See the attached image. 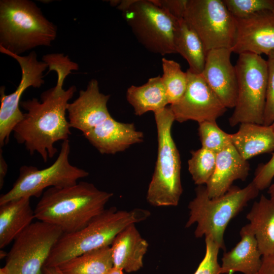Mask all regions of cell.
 I'll return each instance as SVG.
<instances>
[{
  "instance_id": "cell-42",
  "label": "cell",
  "mask_w": 274,
  "mask_h": 274,
  "mask_svg": "<svg viewBox=\"0 0 274 274\" xmlns=\"http://www.w3.org/2000/svg\"><path fill=\"white\" fill-rule=\"evenodd\" d=\"M270 126L271 127L273 132H274V120L272 122V123H271V124L270 125Z\"/></svg>"
},
{
  "instance_id": "cell-19",
  "label": "cell",
  "mask_w": 274,
  "mask_h": 274,
  "mask_svg": "<svg viewBox=\"0 0 274 274\" xmlns=\"http://www.w3.org/2000/svg\"><path fill=\"white\" fill-rule=\"evenodd\" d=\"M240 241L221 259L220 274H256L262 263V255L249 224L240 230Z\"/></svg>"
},
{
  "instance_id": "cell-27",
  "label": "cell",
  "mask_w": 274,
  "mask_h": 274,
  "mask_svg": "<svg viewBox=\"0 0 274 274\" xmlns=\"http://www.w3.org/2000/svg\"><path fill=\"white\" fill-rule=\"evenodd\" d=\"M163 75L161 77L168 103L173 104L182 97L188 82L187 72H183L179 63L165 58L162 59Z\"/></svg>"
},
{
  "instance_id": "cell-41",
  "label": "cell",
  "mask_w": 274,
  "mask_h": 274,
  "mask_svg": "<svg viewBox=\"0 0 274 274\" xmlns=\"http://www.w3.org/2000/svg\"><path fill=\"white\" fill-rule=\"evenodd\" d=\"M0 274H9L7 269L4 266L0 268Z\"/></svg>"
},
{
  "instance_id": "cell-30",
  "label": "cell",
  "mask_w": 274,
  "mask_h": 274,
  "mask_svg": "<svg viewBox=\"0 0 274 274\" xmlns=\"http://www.w3.org/2000/svg\"><path fill=\"white\" fill-rule=\"evenodd\" d=\"M235 18H244L264 11L274 12V0H223Z\"/></svg>"
},
{
  "instance_id": "cell-21",
  "label": "cell",
  "mask_w": 274,
  "mask_h": 274,
  "mask_svg": "<svg viewBox=\"0 0 274 274\" xmlns=\"http://www.w3.org/2000/svg\"><path fill=\"white\" fill-rule=\"evenodd\" d=\"M232 145L244 159L274 152V132L270 126L253 123L240 124L231 134Z\"/></svg>"
},
{
  "instance_id": "cell-14",
  "label": "cell",
  "mask_w": 274,
  "mask_h": 274,
  "mask_svg": "<svg viewBox=\"0 0 274 274\" xmlns=\"http://www.w3.org/2000/svg\"><path fill=\"white\" fill-rule=\"evenodd\" d=\"M236 35L232 52L267 56L274 50V12L264 11L236 18Z\"/></svg>"
},
{
  "instance_id": "cell-2",
  "label": "cell",
  "mask_w": 274,
  "mask_h": 274,
  "mask_svg": "<svg viewBox=\"0 0 274 274\" xmlns=\"http://www.w3.org/2000/svg\"><path fill=\"white\" fill-rule=\"evenodd\" d=\"M113 194L80 182L45 191L34 210L35 218L60 228L63 233L81 230L105 210Z\"/></svg>"
},
{
  "instance_id": "cell-23",
  "label": "cell",
  "mask_w": 274,
  "mask_h": 274,
  "mask_svg": "<svg viewBox=\"0 0 274 274\" xmlns=\"http://www.w3.org/2000/svg\"><path fill=\"white\" fill-rule=\"evenodd\" d=\"M246 218L262 256L274 253V204L262 195L253 203Z\"/></svg>"
},
{
  "instance_id": "cell-9",
  "label": "cell",
  "mask_w": 274,
  "mask_h": 274,
  "mask_svg": "<svg viewBox=\"0 0 274 274\" xmlns=\"http://www.w3.org/2000/svg\"><path fill=\"white\" fill-rule=\"evenodd\" d=\"M122 13L138 42L149 51L161 55L176 53L174 39L177 19L152 0H133Z\"/></svg>"
},
{
  "instance_id": "cell-13",
  "label": "cell",
  "mask_w": 274,
  "mask_h": 274,
  "mask_svg": "<svg viewBox=\"0 0 274 274\" xmlns=\"http://www.w3.org/2000/svg\"><path fill=\"white\" fill-rule=\"evenodd\" d=\"M188 82L182 97L170 105L175 120L198 123L213 121L222 116L227 108L206 83L201 74L186 71Z\"/></svg>"
},
{
  "instance_id": "cell-25",
  "label": "cell",
  "mask_w": 274,
  "mask_h": 274,
  "mask_svg": "<svg viewBox=\"0 0 274 274\" xmlns=\"http://www.w3.org/2000/svg\"><path fill=\"white\" fill-rule=\"evenodd\" d=\"M174 42L176 53L187 61L189 66L188 70L201 74L207 52L198 36L183 18L177 19Z\"/></svg>"
},
{
  "instance_id": "cell-6",
  "label": "cell",
  "mask_w": 274,
  "mask_h": 274,
  "mask_svg": "<svg viewBox=\"0 0 274 274\" xmlns=\"http://www.w3.org/2000/svg\"><path fill=\"white\" fill-rule=\"evenodd\" d=\"M154 116L158 138L157 158L146 198L154 207H175L179 204L183 188L180 154L171 133L175 118L169 107L155 112Z\"/></svg>"
},
{
  "instance_id": "cell-35",
  "label": "cell",
  "mask_w": 274,
  "mask_h": 274,
  "mask_svg": "<svg viewBox=\"0 0 274 274\" xmlns=\"http://www.w3.org/2000/svg\"><path fill=\"white\" fill-rule=\"evenodd\" d=\"M256 274H274V253L262 257V263Z\"/></svg>"
},
{
  "instance_id": "cell-26",
  "label": "cell",
  "mask_w": 274,
  "mask_h": 274,
  "mask_svg": "<svg viewBox=\"0 0 274 274\" xmlns=\"http://www.w3.org/2000/svg\"><path fill=\"white\" fill-rule=\"evenodd\" d=\"M113 267L109 246L74 257L57 267L62 274H107Z\"/></svg>"
},
{
  "instance_id": "cell-10",
  "label": "cell",
  "mask_w": 274,
  "mask_h": 274,
  "mask_svg": "<svg viewBox=\"0 0 274 274\" xmlns=\"http://www.w3.org/2000/svg\"><path fill=\"white\" fill-rule=\"evenodd\" d=\"M61 229L38 221L32 222L14 241L5 259L9 274H44L43 268Z\"/></svg>"
},
{
  "instance_id": "cell-1",
  "label": "cell",
  "mask_w": 274,
  "mask_h": 274,
  "mask_svg": "<svg viewBox=\"0 0 274 274\" xmlns=\"http://www.w3.org/2000/svg\"><path fill=\"white\" fill-rule=\"evenodd\" d=\"M42 60L47 64L49 72L56 73V84L41 93L40 101L32 98L21 101L20 106L26 113L13 131L18 143L24 144L30 155L35 152L40 154L46 162L57 153L54 144L68 140L71 134L66 112L77 88L72 85L65 90L63 85L66 77L78 70L79 65L62 53L46 54Z\"/></svg>"
},
{
  "instance_id": "cell-17",
  "label": "cell",
  "mask_w": 274,
  "mask_h": 274,
  "mask_svg": "<svg viewBox=\"0 0 274 274\" xmlns=\"http://www.w3.org/2000/svg\"><path fill=\"white\" fill-rule=\"evenodd\" d=\"M83 135L102 154H114L143 141L144 134L134 124L118 122L112 117Z\"/></svg>"
},
{
  "instance_id": "cell-38",
  "label": "cell",
  "mask_w": 274,
  "mask_h": 274,
  "mask_svg": "<svg viewBox=\"0 0 274 274\" xmlns=\"http://www.w3.org/2000/svg\"><path fill=\"white\" fill-rule=\"evenodd\" d=\"M268 188L269 198L274 204V182L270 185Z\"/></svg>"
},
{
  "instance_id": "cell-11",
  "label": "cell",
  "mask_w": 274,
  "mask_h": 274,
  "mask_svg": "<svg viewBox=\"0 0 274 274\" xmlns=\"http://www.w3.org/2000/svg\"><path fill=\"white\" fill-rule=\"evenodd\" d=\"M183 19L198 36L207 52L233 47L236 20L223 1L187 0Z\"/></svg>"
},
{
  "instance_id": "cell-15",
  "label": "cell",
  "mask_w": 274,
  "mask_h": 274,
  "mask_svg": "<svg viewBox=\"0 0 274 274\" xmlns=\"http://www.w3.org/2000/svg\"><path fill=\"white\" fill-rule=\"evenodd\" d=\"M230 49L218 48L207 52L201 75L221 102L234 108L237 94V79L235 66L231 62Z\"/></svg>"
},
{
  "instance_id": "cell-12",
  "label": "cell",
  "mask_w": 274,
  "mask_h": 274,
  "mask_svg": "<svg viewBox=\"0 0 274 274\" xmlns=\"http://www.w3.org/2000/svg\"><path fill=\"white\" fill-rule=\"evenodd\" d=\"M0 52L15 59L21 70V79L16 90L10 94L5 93V87H1L0 146L7 145L11 133L23 119L24 113L20 109L21 97L29 87L40 88L45 83L43 73L48 65L39 61L35 51L26 56L13 54L0 47Z\"/></svg>"
},
{
  "instance_id": "cell-31",
  "label": "cell",
  "mask_w": 274,
  "mask_h": 274,
  "mask_svg": "<svg viewBox=\"0 0 274 274\" xmlns=\"http://www.w3.org/2000/svg\"><path fill=\"white\" fill-rule=\"evenodd\" d=\"M204 256L194 274H220L221 265L218 261L220 247L209 237H205Z\"/></svg>"
},
{
  "instance_id": "cell-37",
  "label": "cell",
  "mask_w": 274,
  "mask_h": 274,
  "mask_svg": "<svg viewBox=\"0 0 274 274\" xmlns=\"http://www.w3.org/2000/svg\"><path fill=\"white\" fill-rule=\"evenodd\" d=\"M44 274H62L59 269L57 267H44Z\"/></svg>"
},
{
  "instance_id": "cell-24",
  "label": "cell",
  "mask_w": 274,
  "mask_h": 274,
  "mask_svg": "<svg viewBox=\"0 0 274 274\" xmlns=\"http://www.w3.org/2000/svg\"><path fill=\"white\" fill-rule=\"evenodd\" d=\"M126 98L137 116H141L149 111L155 113L169 104L160 76L149 79L142 86H130L127 90Z\"/></svg>"
},
{
  "instance_id": "cell-8",
  "label": "cell",
  "mask_w": 274,
  "mask_h": 274,
  "mask_svg": "<svg viewBox=\"0 0 274 274\" xmlns=\"http://www.w3.org/2000/svg\"><path fill=\"white\" fill-rule=\"evenodd\" d=\"M70 145L63 141L59 155L50 166L39 169L31 165H22L12 188L0 197V205L22 197H39L49 187H66L74 185L89 173L72 165L69 162Z\"/></svg>"
},
{
  "instance_id": "cell-32",
  "label": "cell",
  "mask_w": 274,
  "mask_h": 274,
  "mask_svg": "<svg viewBox=\"0 0 274 274\" xmlns=\"http://www.w3.org/2000/svg\"><path fill=\"white\" fill-rule=\"evenodd\" d=\"M267 82L263 124L269 126L274 120V50L267 55Z\"/></svg>"
},
{
  "instance_id": "cell-18",
  "label": "cell",
  "mask_w": 274,
  "mask_h": 274,
  "mask_svg": "<svg viewBox=\"0 0 274 274\" xmlns=\"http://www.w3.org/2000/svg\"><path fill=\"white\" fill-rule=\"evenodd\" d=\"M250 164L243 158L232 144L216 154L214 172L206 184L209 197L216 198L225 194L234 181H245L248 176Z\"/></svg>"
},
{
  "instance_id": "cell-28",
  "label": "cell",
  "mask_w": 274,
  "mask_h": 274,
  "mask_svg": "<svg viewBox=\"0 0 274 274\" xmlns=\"http://www.w3.org/2000/svg\"><path fill=\"white\" fill-rule=\"evenodd\" d=\"M191 154L188 166L192 180L197 186L206 185L214 172L217 153L201 147Z\"/></svg>"
},
{
  "instance_id": "cell-7",
  "label": "cell",
  "mask_w": 274,
  "mask_h": 274,
  "mask_svg": "<svg viewBox=\"0 0 274 274\" xmlns=\"http://www.w3.org/2000/svg\"><path fill=\"white\" fill-rule=\"evenodd\" d=\"M238 55L235 65L237 94L233 112L229 118V125H263L267 82L266 60L251 53Z\"/></svg>"
},
{
  "instance_id": "cell-29",
  "label": "cell",
  "mask_w": 274,
  "mask_h": 274,
  "mask_svg": "<svg viewBox=\"0 0 274 274\" xmlns=\"http://www.w3.org/2000/svg\"><path fill=\"white\" fill-rule=\"evenodd\" d=\"M198 132L201 147L217 153L231 144V134L222 130L216 121L198 123Z\"/></svg>"
},
{
  "instance_id": "cell-3",
  "label": "cell",
  "mask_w": 274,
  "mask_h": 274,
  "mask_svg": "<svg viewBox=\"0 0 274 274\" xmlns=\"http://www.w3.org/2000/svg\"><path fill=\"white\" fill-rule=\"evenodd\" d=\"M150 212L140 208L118 210L105 209L87 225L77 231L63 233L47 260L44 267H56L86 252L111 246L115 237L131 224L146 220Z\"/></svg>"
},
{
  "instance_id": "cell-33",
  "label": "cell",
  "mask_w": 274,
  "mask_h": 274,
  "mask_svg": "<svg viewBox=\"0 0 274 274\" xmlns=\"http://www.w3.org/2000/svg\"><path fill=\"white\" fill-rule=\"evenodd\" d=\"M274 178V152L270 159L265 163L260 164L256 168L253 183L259 191L269 187Z\"/></svg>"
},
{
  "instance_id": "cell-34",
  "label": "cell",
  "mask_w": 274,
  "mask_h": 274,
  "mask_svg": "<svg viewBox=\"0 0 274 274\" xmlns=\"http://www.w3.org/2000/svg\"><path fill=\"white\" fill-rule=\"evenodd\" d=\"M153 2L175 18H183L187 0H152Z\"/></svg>"
},
{
  "instance_id": "cell-22",
  "label": "cell",
  "mask_w": 274,
  "mask_h": 274,
  "mask_svg": "<svg viewBox=\"0 0 274 274\" xmlns=\"http://www.w3.org/2000/svg\"><path fill=\"white\" fill-rule=\"evenodd\" d=\"M29 197H22L0 205V248L9 245L35 218Z\"/></svg>"
},
{
  "instance_id": "cell-4",
  "label": "cell",
  "mask_w": 274,
  "mask_h": 274,
  "mask_svg": "<svg viewBox=\"0 0 274 274\" xmlns=\"http://www.w3.org/2000/svg\"><path fill=\"white\" fill-rule=\"evenodd\" d=\"M56 36V26L35 3L0 1V47L20 55L37 47H50Z\"/></svg>"
},
{
  "instance_id": "cell-39",
  "label": "cell",
  "mask_w": 274,
  "mask_h": 274,
  "mask_svg": "<svg viewBox=\"0 0 274 274\" xmlns=\"http://www.w3.org/2000/svg\"><path fill=\"white\" fill-rule=\"evenodd\" d=\"M107 274H125L124 271L118 268L113 267Z\"/></svg>"
},
{
  "instance_id": "cell-5",
  "label": "cell",
  "mask_w": 274,
  "mask_h": 274,
  "mask_svg": "<svg viewBox=\"0 0 274 274\" xmlns=\"http://www.w3.org/2000/svg\"><path fill=\"white\" fill-rule=\"evenodd\" d=\"M259 191L252 181L243 188L232 186L223 195L211 198L206 186H198L188 206L189 217L185 227L196 223V237H209L225 250L224 234L228 223Z\"/></svg>"
},
{
  "instance_id": "cell-40",
  "label": "cell",
  "mask_w": 274,
  "mask_h": 274,
  "mask_svg": "<svg viewBox=\"0 0 274 274\" xmlns=\"http://www.w3.org/2000/svg\"><path fill=\"white\" fill-rule=\"evenodd\" d=\"M8 253L6 252L5 251L1 250L0 251V258L1 259H6Z\"/></svg>"
},
{
  "instance_id": "cell-20",
  "label": "cell",
  "mask_w": 274,
  "mask_h": 274,
  "mask_svg": "<svg viewBox=\"0 0 274 274\" xmlns=\"http://www.w3.org/2000/svg\"><path fill=\"white\" fill-rule=\"evenodd\" d=\"M148 246L135 224L129 225L115 237L111 245L114 267L128 273L139 270L143 266Z\"/></svg>"
},
{
  "instance_id": "cell-16",
  "label": "cell",
  "mask_w": 274,
  "mask_h": 274,
  "mask_svg": "<svg viewBox=\"0 0 274 274\" xmlns=\"http://www.w3.org/2000/svg\"><path fill=\"white\" fill-rule=\"evenodd\" d=\"M110 97L100 92L96 79H91L86 89L80 90L78 97L67 105L71 128L84 133L111 117L107 107Z\"/></svg>"
},
{
  "instance_id": "cell-36",
  "label": "cell",
  "mask_w": 274,
  "mask_h": 274,
  "mask_svg": "<svg viewBox=\"0 0 274 274\" xmlns=\"http://www.w3.org/2000/svg\"><path fill=\"white\" fill-rule=\"evenodd\" d=\"M8 165L3 155V150L0 149V189L3 188L4 179L7 175Z\"/></svg>"
}]
</instances>
